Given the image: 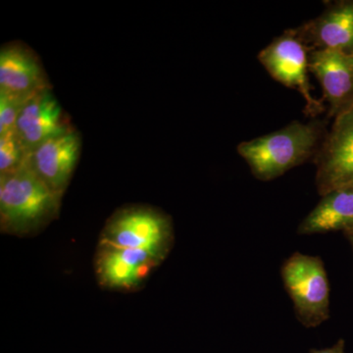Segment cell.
I'll list each match as a JSON object with an SVG mask.
<instances>
[{
	"label": "cell",
	"instance_id": "17",
	"mask_svg": "<svg viewBox=\"0 0 353 353\" xmlns=\"http://www.w3.org/2000/svg\"><path fill=\"white\" fill-rule=\"evenodd\" d=\"M348 240H350V243H352V250H353V234H347Z\"/></svg>",
	"mask_w": 353,
	"mask_h": 353
},
{
	"label": "cell",
	"instance_id": "4",
	"mask_svg": "<svg viewBox=\"0 0 353 353\" xmlns=\"http://www.w3.org/2000/svg\"><path fill=\"white\" fill-rule=\"evenodd\" d=\"M283 283L299 321L315 328L330 318V284L322 259L296 252L281 269Z\"/></svg>",
	"mask_w": 353,
	"mask_h": 353
},
{
	"label": "cell",
	"instance_id": "9",
	"mask_svg": "<svg viewBox=\"0 0 353 353\" xmlns=\"http://www.w3.org/2000/svg\"><path fill=\"white\" fill-rule=\"evenodd\" d=\"M51 88L30 97L21 110L15 132L29 153L44 141L72 129Z\"/></svg>",
	"mask_w": 353,
	"mask_h": 353
},
{
	"label": "cell",
	"instance_id": "6",
	"mask_svg": "<svg viewBox=\"0 0 353 353\" xmlns=\"http://www.w3.org/2000/svg\"><path fill=\"white\" fill-rule=\"evenodd\" d=\"M164 260L146 250L97 245L94 259L95 277L102 289L136 292L145 285Z\"/></svg>",
	"mask_w": 353,
	"mask_h": 353
},
{
	"label": "cell",
	"instance_id": "13",
	"mask_svg": "<svg viewBox=\"0 0 353 353\" xmlns=\"http://www.w3.org/2000/svg\"><path fill=\"white\" fill-rule=\"evenodd\" d=\"M334 231H343L345 234L353 232V187L323 196L297 228V234L303 236Z\"/></svg>",
	"mask_w": 353,
	"mask_h": 353
},
{
	"label": "cell",
	"instance_id": "12",
	"mask_svg": "<svg viewBox=\"0 0 353 353\" xmlns=\"http://www.w3.org/2000/svg\"><path fill=\"white\" fill-rule=\"evenodd\" d=\"M294 32L309 51L353 53V1L334 4Z\"/></svg>",
	"mask_w": 353,
	"mask_h": 353
},
{
	"label": "cell",
	"instance_id": "18",
	"mask_svg": "<svg viewBox=\"0 0 353 353\" xmlns=\"http://www.w3.org/2000/svg\"><path fill=\"white\" fill-rule=\"evenodd\" d=\"M353 234V232H352V233H350V234Z\"/></svg>",
	"mask_w": 353,
	"mask_h": 353
},
{
	"label": "cell",
	"instance_id": "1",
	"mask_svg": "<svg viewBox=\"0 0 353 353\" xmlns=\"http://www.w3.org/2000/svg\"><path fill=\"white\" fill-rule=\"evenodd\" d=\"M62 194L50 189L30 165L0 174V230L2 234L36 236L60 213Z\"/></svg>",
	"mask_w": 353,
	"mask_h": 353
},
{
	"label": "cell",
	"instance_id": "3",
	"mask_svg": "<svg viewBox=\"0 0 353 353\" xmlns=\"http://www.w3.org/2000/svg\"><path fill=\"white\" fill-rule=\"evenodd\" d=\"M174 241L170 216L150 206L129 205L106 221L97 245L146 250L166 259Z\"/></svg>",
	"mask_w": 353,
	"mask_h": 353
},
{
	"label": "cell",
	"instance_id": "2",
	"mask_svg": "<svg viewBox=\"0 0 353 353\" xmlns=\"http://www.w3.org/2000/svg\"><path fill=\"white\" fill-rule=\"evenodd\" d=\"M322 130L318 123L292 122L278 131L238 145L240 157L257 180H274L304 163L317 150Z\"/></svg>",
	"mask_w": 353,
	"mask_h": 353
},
{
	"label": "cell",
	"instance_id": "11",
	"mask_svg": "<svg viewBox=\"0 0 353 353\" xmlns=\"http://www.w3.org/2000/svg\"><path fill=\"white\" fill-rule=\"evenodd\" d=\"M36 53L23 43L6 44L0 50V90L29 99L50 88Z\"/></svg>",
	"mask_w": 353,
	"mask_h": 353
},
{
	"label": "cell",
	"instance_id": "15",
	"mask_svg": "<svg viewBox=\"0 0 353 353\" xmlns=\"http://www.w3.org/2000/svg\"><path fill=\"white\" fill-rule=\"evenodd\" d=\"M27 101L0 90V136L15 129L21 110Z\"/></svg>",
	"mask_w": 353,
	"mask_h": 353
},
{
	"label": "cell",
	"instance_id": "16",
	"mask_svg": "<svg viewBox=\"0 0 353 353\" xmlns=\"http://www.w3.org/2000/svg\"><path fill=\"white\" fill-rule=\"evenodd\" d=\"M345 343L343 339L336 341L333 347L324 348V350H312L310 353H345Z\"/></svg>",
	"mask_w": 353,
	"mask_h": 353
},
{
	"label": "cell",
	"instance_id": "14",
	"mask_svg": "<svg viewBox=\"0 0 353 353\" xmlns=\"http://www.w3.org/2000/svg\"><path fill=\"white\" fill-rule=\"evenodd\" d=\"M29 157L15 129L0 136V174L17 170Z\"/></svg>",
	"mask_w": 353,
	"mask_h": 353
},
{
	"label": "cell",
	"instance_id": "8",
	"mask_svg": "<svg viewBox=\"0 0 353 353\" xmlns=\"http://www.w3.org/2000/svg\"><path fill=\"white\" fill-rule=\"evenodd\" d=\"M81 150L82 139L72 128L34 148L30 153V165L50 189L63 196L76 170Z\"/></svg>",
	"mask_w": 353,
	"mask_h": 353
},
{
	"label": "cell",
	"instance_id": "7",
	"mask_svg": "<svg viewBox=\"0 0 353 353\" xmlns=\"http://www.w3.org/2000/svg\"><path fill=\"white\" fill-rule=\"evenodd\" d=\"M308 52L294 30H289L260 51L259 60L274 80L303 95L306 111L309 115H316L324 110V105L311 94L307 76Z\"/></svg>",
	"mask_w": 353,
	"mask_h": 353
},
{
	"label": "cell",
	"instance_id": "5",
	"mask_svg": "<svg viewBox=\"0 0 353 353\" xmlns=\"http://www.w3.org/2000/svg\"><path fill=\"white\" fill-rule=\"evenodd\" d=\"M320 196L353 187V103L334 116L333 126L316 155Z\"/></svg>",
	"mask_w": 353,
	"mask_h": 353
},
{
	"label": "cell",
	"instance_id": "10",
	"mask_svg": "<svg viewBox=\"0 0 353 353\" xmlns=\"http://www.w3.org/2000/svg\"><path fill=\"white\" fill-rule=\"evenodd\" d=\"M308 68L321 83L330 116H336L353 103V53L309 51Z\"/></svg>",
	"mask_w": 353,
	"mask_h": 353
}]
</instances>
